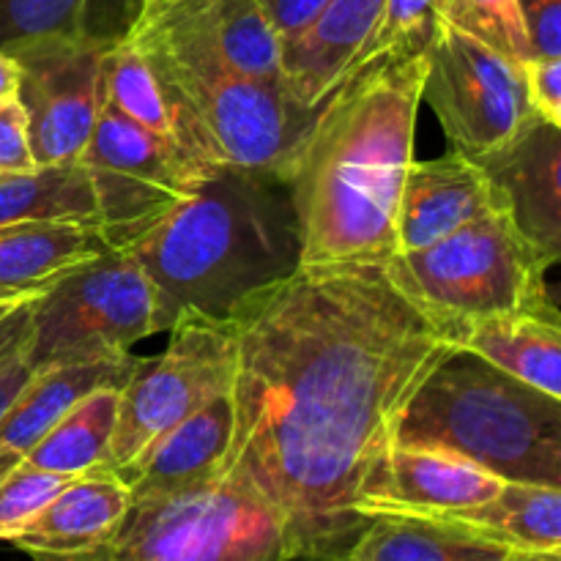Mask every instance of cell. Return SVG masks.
<instances>
[{"label":"cell","instance_id":"ee69618b","mask_svg":"<svg viewBox=\"0 0 561 561\" xmlns=\"http://www.w3.org/2000/svg\"><path fill=\"white\" fill-rule=\"evenodd\" d=\"M137 3H140V0H137Z\"/></svg>","mask_w":561,"mask_h":561},{"label":"cell","instance_id":"277c9868","mask_svg":"<svg viewBox=\"0 0 561 561\" xmlns=\"http://www.w3.org/2000/svg\"><path fill=\"white\" fill-rule=\"evenodd\" d=\"M124 36L157 77L181 151L197 168H244L288 179L316 110L230 66L211 0H140Z\"/></svg>","mask_w":561,"mask_h":561},{"label":"cell","instance_id":"e0dca14e","mask_svg":"<svg viewBox=\"0 0 561 561\" xmlns=\"http://www.w3.org/2000/svg\"><path fill=\"white\" fill-rule=\"evenodd\" d=\"M230 431H233V409H230V392H222L170 427L142 453L135 466L118 474L129 485L131 502L168 496L219 474L228 455Z\"/></svg>","mask_w":561,"mask_h":561},{"label":"cell","instance_id":"44dd1931","mask_svg":"<svg viewBox=\"0 0 561 561\" xmlns=\"http://www.w3.org/2000/svg\"><path fill=\"white\" fill-rule=\"evenodd\" d=\"M425 520L504 551H561V488L504 482L488 502Z\"/></svg>","mask_w":561,"mask_h":561},{"label":"cell","instance_id":"ac0fdd59","mask_svg":"<svg viewBox=\"0 0 561 561\" xmlns=\"http://www.w3.org/2000/svg\"><path fill=\"white\" fill-rule=\"evenodd\" d=\"M131 507L129 485L113 469L75 477L11 546L31 553H82L107 548Z\"/></svg>","mask_w":561,"mask_h":561},{"label":"cell","instance_id":"836d02e7","mask_svg":"<svg viewBox=\"0 0 561 561\" xmlns=\"http://www.w3.org/2000/svg\"><path fill=\"white\" fill-rule=\"evenodd\" d=\"M531 53L537 58H561V0H520Z\"/></svg>","mask_w":561,"mask_h":561},{"label":"cell","instance_id":"60d3db41","mask_svg":"<svg viewBox=\"0 0 561 561\" xmlns=\"http://www.w3.org/2000/svg\"><path fill=\"white\" fill-rule=\"evenodd\" d=\"M294 561H351V557L348 553H307V557Z\"/></svg>","mask_w":561,"mask_h":561},{"label":"cell","instance_id":"484cf974","mask_svg":"<svg viewBox=\"0 0 561 561\" xmlns=\"http://www.w3.org/2000/svg\"><path fill=\"white\" fill-rule=\"evenodd\" d=\"M102 82H104V104L118 110L121 115L135 121L137 126L151 131V135L159 137V140L179 148V140H175V126H173V118H170L168 102H164L162 96V88H159L157 77H153L151 66L146 64L140 49H137L126 36H118L110 42L107 53H104V64H102Z\"/></svg>","mask_w":561,"mask_h":561},{"label":"cell","instance_id":"f546056e","mask_svg":"<svg viewBox=\"0 0 561 561\" xmlns=\"http://www.w3.org/2000/svg\"><path fill=\"white\" fill-rule=\"evenodd\" d=\"M438 16L447 25L480 38L513 64L520 66L535 58L520 0H438Z\"/></svg>","mask_w":561,"mask_h":561},{"label":"cell","instance_id":"2e32d148","mask_svg":"<svg viewBox=\"0 0 561 561\" xmlns=\"http://www.w3.org/2000/svg\"><path fill=\"white\" fill-rule=\"evenodd\" d=\"M381 11L383 0H327L316 20L283 44L285 93L299 107L316 110L343 85Z\"/></svg>","mask_w":561,"mask_h":561},{"label":"cell","instance_id":"6da1fadb","mask_svg":"<svg viewBox=\"0 0 561 561\" xmlns=\"http://www.w3.org/2000/svg\"><path fill=\"white\" fill-rule=\"evenodd\" d=\"M233 474L285 518L301 557L348 553L370 466L455 345L383 263L299 266L228 318Z\"/></svg>","mask_w":561,"mask_h":561},{"label":"cell","instance_id":"7a4b0ae2","mask_svg":"<svg viewBox=\"0 0 561 561\" xmlns=\"http://www.w3.org/2000/svg\"><path fill=\"white\" fill-rule=\"evenodd\" d=\"M427 58L387 60L334 88L288 170L301 266L387 263L398 255V203L414 162Z\"/></svg>","mask_w":561,"mask_h":561},{"label":"cell","instance_id":"9c48e42d","mask_svg":"<svg viewBox=\"0 0 561 561\" xmlns=\"http://www.w3.org/2000/svg\"><path fill=\"white\" fill-rule=\"evenodd\" d=\"M80 164L96 201V230L110 250L140 244L208 175L110 104L102 107Z\"/></svg>","mask_w":561,"mask_h":561},{"label":"cell","instance_id":"7c38bea8","mask_svg":"<svg viewBox=\"0 0 561 561\" xmlns=\"http://www.w3.org/2000/svg\"><path fill=\"white\" fill-rule=\"evenodd\" d=\"M118 38V36H115ZM107 36L53 38L11 53L36 168L80 162L104 107L102 64Z\"/></svg>","mask_w":561,"mask_h":561},{"label":"cell","instance_id":"4fadbf2b","mask_svg":"<svg viewBox=\"0 0 561 561\" xmlns=\"http://www.w3.org/2000/svg\"><path fill=\"white\" fill-rule=\"evenodd\" d=\"M502 485L504 480L458 455L392 444L367 471L356 513L365 520L378 515L433 518L488 502Z\"/></svg>","mask_w":561,"mask_h":561},{"label":"cell","instance_id":"5b68a950","mask_svg":"<svg viewBox=\"0 0 561 561\" xmlns=\"http://www.w3.org/2000/svg\"><path fill=\"white\" fill-rule=\"evenodd\" d=\"M394 444L458 455L504 482L561 488V400L469 351H449L422 378Z\"/></svg>","mask_w":561,"mask_h":561},{"label":"cell","instance_id":"ba28073f","mask_svg":"<svg viewBox=\"0 0 561 561\" xmlns=\"http://www.w3.org/2000/svg\"><path fill=\"white\" fill-rule=\"evenodd\" d=\"M157 334V296L137 257L107 250L33 301L27 362L36 370L121 359Z\"/></svg>","mask_w":561,"mask_h":561},{"label":"cell","instance_id":"4316f807","mask_svg":"<svg viewBox=\"0 0 561 561\" xmlns=\"http://www.w3.org/2000/svg\"><path fill=\"white\" fill-rule=\"evenodd\" d=\"M211 9L219 47L230 66L252 80L283 88V38L261 0H211Z\"/></svg>","mask_w":561,"mask_h":561},{"label":"cell","instance_id":"603a6c76","mask_svg":"<svg viewBox=\"0 0 561 561\" xmlns=\"http://www.w3.org/2000/svg\"><path fill=\"white\" fill-rule=\"evenodd\" d=\"M118 398L121 387H99L77 400L60 416L58 425L36 444L22 466L64 477H82L88 471L110 469Z\"/></svg>","mask_w":561,"mask_h":561},{"label":"cell","instance_id":"1f68e13d","mask_svg":"<svg viewBox=\"0 0 561 561\" xmlns=\"http://www.w3.org/2000/svg\"><path fill=\"white\" fill-rule=\"evenodd\" d=\"M31 135H27V115L20 96L0 102V175H25L33 173Z\"/></svg>","mask_w":561,"mask_h":561},{"label":"cell","instance_id":"ffe728a7","mask_svg":"<svg viewBox=\"0 0 561 561\" xmlns=\"http://www.w3.org/2000/svg\"><path fill=\"white\" fill-rule=\"evenodd\" d=\"M107 250L93 225H0V301L38 299L66 274Z\"/></svg>","mask_w":561,"mask_h":561},{"label":"cell","instance_id":"d590c367","mask_svg":"<svg viewBox=\"0 0 561 561\" xmlns=\"http://www.w3.org/2000/svg\"><path fill=\"white\" fill-rule=\"evenodd\" d=\"M33 301L36 299L20 305L14 312H9L0 321V367L14 359V356H20L22 351H27V343H31Z\"/></svg>","mask_w":561,"mask_h":561},{"label":"cell","instance_id":"b9f144b4","mask_svg":"<svg viewBox=\"0 0 561 561\" xmlns=\"http://www.w3.org/2000/svg\"><path fill=\"white\" fill-rule=\"evenodd\" d=\"M27 301H31V299H27ZM20 305H25V301H0V321H3L9 312H14Z\"/></svg>","mask_w":561,"mask_h":561},{"label":"cell","instance_id":"7402d4cb","mask_svg":"<svg viewBox=\"0 0 561 561\" xmlns=\"http://www.w3.org/2000/svg\"><path fill=\"white\" fill-rule=\"evenodd\" d=\"M455 348L480 356L531 389L561 400V316L524 312L463 329Z\"/></svg>","mask_w":561,"mask_h":561},{"label":"cell","instance_id":"3957f363","mask_svg":"<svg viewBox=\"0 0 561 561\" xmlns=\"http://www.w3.org/2000/svg\"><path fill=\"white\" fill-rule=\"evenodd\" d=\"M131 255L157 296V332L181 316L228 321L241 301L301 266L288 184L217 168Z\"/></svg>","mask_w":561,"mask_h":561},{"label":"cell","instance_id":"5bb4252c","mask_svg":"<svg viewBox=\"0 0 561 561\" xmlns=\"http://www.w3.org/2000/svg\"><path fill=\"white\" fill-rule=\"evenodd\" d=\"M477 162L491 179L499 208L548 266L561 261V129L535 118L518 137Z\"/></svg>","mask_w":561,"mask_h":561},{"label":"cell","instance_id":"d6986e66","mask_svg":"<svg viewBox=\"0 0 561 561\" xmlns=\"http://www.w3.org/2000/svg\"><path fill=\"white\" fill-rule=\"evenodd\" d=\"M137 367V356L47 367L33 376L9 414L0 420V482L14 474L36 444L58 425L60 416L99 387H124Z\"/></svg>","mask_w":561,"mask_h":561},{"label":"cell","instance_id":"83f0119b","mask_svg":"<svg viewBox=\"0 0 561 561\" xmlns=\"http://www.w3.org/2000/svg\"><path fill=\"white\" fill-rule=\"evenodd\" d=\"M438 25H442L438 0H383L381 16L351 64L345 80L359 75L367 66L422 55L431 47Z\"/></svg>","mask_w":561,"mask_h":561},{"label":"cell","instance_id":"9a60e30c","mask_svg":"<svg viewBox=\"0 0 561 561\" xmlns=\"http://www.w3.org/2000/svg\"><path fill=\"white\" fill-rule=\"evenodd\" d=\"M499 208L491 179L477 159L449 148L411 162L398 203V255L442 241L482 214Z\"/></svg>","mask_w":561,"mask_h":561},{"label":"cell","instance_id":"8d00e7d4","mask_svg":"<svg viewBox=\"0 0 561 561\" xmlns=\"http://www.w3.org/2000/svg\"><path fill=\"white\" fill-rule=\"evenodd\" d=\"M36 373V367L27 362V351H22L20 356H14V359L0 367V420L9 414V409L25 392V387L33 381Z\"/></svg>","mask_w":561,"mask_h":561},{"label":"cell","instance_id":"f1b7e54d","mask_svg":"<svg viewBox=\"0 0 561 561\" xmlns=\"http://www.w3.org/2000/svg\"><path fill=\"white\" fill-rule=\"evenodd\" d=\"M91 3L93 0H0V53L11 55L27 44L53 38L99 36L91 27Z\"/></svg>","mask_w":561,"mask_h":561},{"label":"cell","instance_id":"cb8c5ba5","mask_svg":"<svg viewBox=\"0 0 561 561\" xmlns=\"http://www.w3.org/2000/svg\"><path fill=\"white\" fill-rule=\"evenodd\" d=\"M504 548L425 518H367L351 542V561H504Z\"/></svg>","mask_w":561,"mask_h":561},{"label":"cell","instance_id":"f35d334b","mask_svg":"<svg viewBox=\"0 0 561 561\" xmlns=\"http://www.w3.org/2000/svg\"><path fill=\"white\" fill-rule=\"evenodd\" d=\"M31 561H110L107 548L82 553H31Z\"/></svg>","mask_w":561,"mask_h":561},{"label":"cell","instance_id":"ab89813d","mask_svg":"<svg viewBox=\"0 0 561 561\" xmlns=\"http://www.w3.org/2000/svg\"><path fill=\"white\" fill-rule=\"evenodd\" d=\"M504 561H561V551H524V548H510Z\"/></svg>","mask_w":561,"mask_h":561},{"label":"cell","instance_id":"30bf717a","mask_svg":"<svg viewBox=\"0 0 561 561\" xmlns=\"http://www.w3.org/2000/svg\"><path fill=\"white\" fill-rule=\"evenodd\" d=\"M168 348L151 359H137L135 373L121 387L110 469L124 474L159 436L195 414L233 383V332L228 321L201 316L175 318Z\"/></svg>","mask_w":561,"mask_h":561},{"label":"cell","instance_id":"4dcf8cb0","mask_svg":"<svg viewBox=\"0 0 561 561\" xmlns=\"http://www.w3.org/2000/svg\"><path fill=\"white\" fill-rule=\"evenodd\" d=\"M75 477L16 469L0 482V542H11Z\"/></svg>","mask_w":561,"mask_h":561},{"label":"cell","instance_id":"7bdbcfd3","mask_svg":"<svg viewBox=\"0 0 561 561\" xmlns=\"http://www.w3.org/2000/svg\"><path fill=\"white\" fill-rule=\"evenodd\" d=\"M5 179V175H0V181H3Z\"/></svg>","mask_w":561,"mask_h":561},{"label":"cell","instance_id":"52a82bcc","mask_svg":"<svg viewBox=\"0 0 561 561\" xmlns=\"http://www.w3.org/2000/svg\"><path fill=\"white\" fill-rule=\"evenodd\" d=\"M110 561H294L283 515L233 474L131 502L107 546Z\"/></svg>","mask_w":561,"mask_h":561},{"label":"cell","instance_id":"8992f818","mask_svg":"<svg viewBox=\"0 0 561 561\" xmlns=\"http://www.w3.org/2000/svg\"><path fill=\"white\" fill-rule=\"evenodd\" d=\"M383 266L453 345L463 329L491 318L559 312L546 279L551 266L502 208Z\"/></svg>","mask_w":561,"mask_h":561},{"label":"cell","instance_id":"d4e9b609","mask_svg":"<svg viewBox=\"0 0 561 561\" xmlns=\"http://www.w3.org/2000/svg\"><path fill=\"white\" fill-rule=\"evenodd\" d=\"M80 222L96 228V201L80 162L38 168L0 181V225Z\"/></svg>","mask_w":561,"mask_h":561},{"label":"cell","instance_id":"d6a6232c","mask_svg":"<svg viewBox=\"0 0 561 561\" xmlns=\"http://www.w3.org/2000/svg\"><path fill=\"white\" fill-rule=\"evenodd\" d=\"M529 107L537 118L561 129V58H529L520 64Z\"/></svg>","mask_w":561,"mask_h":561},{"label":"cell","instance_id":"e575fe53","mask_svg":"<svg viewBox=\"0 0 561 561\" xmlns=\"http://www.w3.org/2000/svg\"><path fill=\"white\" fill-rule=\"evenodd\" d=\"M323 3H327V0H261L263 11H266V16L272 20L274 31L283 38V44H288L290 38L299 36V33L316 20V14L321 11Z\"/></svg>","mask_w":561,"mask_h":561},{"label":"cell","instance_id":"74e56055","mask_svg":"<svg viewBox=\"0 0 561 561\" xmlns=\"http://www.w3.org/2000/svg\"><path fill=\"white\" fill-rule=\"evenodd\" d=\"M20 91V64L14 55L0 53V102L16 96Z\"/></svg>","mask_w":561,"mask_h":561},{"label":"cell","instance_id":"8fae6325","mask_svg":"<svg viewBox=\"0 0 561 561\" xmlns=\"http://www.w3.org/2000/svg\"><path fill=\"white\" fill-rule=\"evenodd\" d=\"M425 58L422 102L431 104L455 151L480 159L507 146L537 118L520 66L480 38L442 22Z\"/></svg>","mask_w":561,"mask_h":561}]
</instances>
